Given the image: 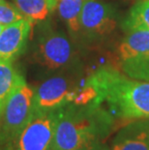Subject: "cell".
<instances>
[{
    "label": "cell",
    "mask_w": 149,
    "mask_h": 150,
    "mask_svg": "<svg viewBox=\"0 0 149 150\" xmlns=\"http://www.w3.org/2000/svg\"><path fill=\"white\" fill-rule=\"evenodd\" d=\"M98 150H106V149H103V148H102V147H101V148H100V149H98Z\"/></svg>",
    "instance_id": "cell-17"
},
{
    "label": "cell",
    "mask_w": 149,
    "mask_h": 150,
    "mask_svg": "<svg viewBox=\"0 0 149 150\" xmlns=\"http://www.w3.org/2000/svg\"><path fill=\"white\" fill-rule=\"evenodd\" d=\"M35 89L23 82L6 103L0 114V147L12 145L34 114Z\"/></svg>",
    "instance_id": "cell-3"
},
{
    "label": "cell",
    "mask_w": 149,
    "mask_h": 150,
    "mask_svg": "<svg viewBox=\"0 0 149 150\" xmlns=\"http://www.w3.org/2000/svg\"><path fill=\"white\" fill-rule=\"evenodd\" d=\"M0 1H1V0H0Z\"/></svg>",
    "instance_id": "cell-18"
},
{
    "label": "cell",
    "mask_w": 149,
    "mask_h": 150,
    "mask_svg": "<svg viewBox=\"0 0 149 150\" xmlns=\"http://www.w3.org/2000/svg\"><path fill=\"white\" fill-rule=\"evenodd\" d=\"M117 24L114 10L97 0H84L81 13V31L89 38H105Z\"/></svg>",
    "instance_id": "cell-6"
},
{
    "label": "cell",
    "mask_w": 149,
    "mask_h": 150,
    "mask_svg": "<svg viewBox=\"0 0 149 150\" xmlns=\"http://www.w3.org/2000/svg\"><path fill=\"white\" fill-rule=\"evenodd\" d=\"M112 150H149V119L132 120L117 131Z\"/></svg>",
    "instance_id": "cell-9"
},
{
    "label": "cell",
    "mask_w": 149,
    "mask_h": 150,
    "mask_svg": "<svg viewBox=\"0 0 149 150\" xmlns=\"http://www.w3.org/2000/svg\"><path fill=\"white\" fill-rule=\"evenodd\" d=\"M114 125V117L101 105L69 104L58 110L50 150H98Z\"/></svg>",
    "instance_id": "cell-1"
},
{
    "label": "cell",
    "mask_w": 149,
    "mask_h": 150,
    "mask_svg": "<svg viewBox=\"0 0 149 150\" xmlns=\"http://www.w3.org/2000/svg\"><path fill=\"white\" fill-rule=\"evenodd\" d=\"M80 86L65 76H52L43 81L35 90L34 113L58 110L74 102Z\"/></svg>",
    "instance_id": "cell-5"
},
{
    "label": "cell",
    "mask_w": 149,
    "mask_h": 150,
    "mask_svg": "<svg viewBox=\"0 0 149 150\" xmlns=\"http://www.w3.org/2000/svg\"><path fill=\"white\" fill-rule=\"evenodd\" d=\"M126 33L118 50L121 61L149 53V30L133 28L126 30Z\"/></svg>",
    "instance_id": "cell-10"
},
{
    "label": "cell",
    "mask_w": 149,
    "mask_h": 150,
    "mask_svg": "<svg viewBox=\"0 0 149 150\" xmlns=\"http://www.w3.org/2000/svg\"><path fill=\"white\" fill-rule=\"evenodd\" d=\"M122 27L125 31L133 28L149 30V0L138 2L132 8Z\"/></svg>",
    "instance_id": "cell-14"
},
{
    "label": "cell",
    "mask_w": 149,
    "mask_h": 150,
    "mask_svg": "<svg viewBox=\"0 0 149 150\" xmlns=\"http://www.w3.org/2000/svg\"><path fill=\"white\" fill-rule=\"evenodd\" d=\"M83 2L84 0H57L56 8L59 16L74 34L81 31V13Z\"/></svg>",
    "instance_id": "cell-13"
},
{
    "label": "cell",
    "mask_w": 149,
    "mask_h": 150,
    "mask_svg": "<svg viewBox=\"0 0 149 150\" xmlns=\"http://www.w3.org/2000/svg\"><path fill=\"white\" fill-rule=\"evenodd\" d=\"M25 81L13 61H0V114L13 93Z\"/></svg>",
    "instance_id": "cell-11"
},
{
    "label": "cell",
    "mask_w": 149,
    "mask_h": 150,
    "mask_svg": "<svg viewBox=\"0 0 149 150\" xmlns=\"http://www.w3.org/2000/svg\"><path fill=\"white\" fill-rule=\"evenodd\" d=\"M24 18L32 21H43L56 8L57 0H14Z\"/></svg>",
    "instance_id": "cell-12"
},
{
    "label": "cell",
    "mask_w": 149,
    "mask_h": 150,
    "mask_svg": "<svg viewBox=\"0 0 149 150\" xmlns=\"http://www.w3.org/2000/svg\"><path fill=\"white\" fill-rule=\"evenodd\" d=\"M85 81L98 93L94 105L106 103L114 118L149 119V81L125 76L113 68L98 69Z\"/></svg>",
    "instance_id": "cell-2"
},
{
    "label": "cell",
    "mask_w": 149,
    "mask_h": 150,
    "mask_svg": "<svg viewBox=\"0 0 149 150\" xmlns=\"http://www.w3.org/2000/svg\"><path fill=\"white\" fill-rule=\"evenodd\" d=\"M31 22L24 18L5 26L0 33V61H13L23 52L31 31Z\"/></svg>",
    "instance_id": "cell-8"
},
{
    "label": "cell",
    "mask_w": 149,
    "mask_h": 150,
    "mask_svg": "<svg viewBox=\"0 0 149 150\" xmlns=\"http://www.w3.org/2000/svg\"><path fill=\"white\" fill-rule=\"evenodd\" d=\"M58 110L34 113L15 142L9 146L14 150H50L58 120Z\"/></svg>",
    "instance_id": "cell-4"
},
{
    "label": "cell",
    "mask_w": 149,
    "mask_h": 150,
    "mask_svg": "<svg viewBox=\"0 0 149 150\" xmlns=\"http://www.w3.org/2000/svg\"><path fill=\"white\" fill-rule=\"evenodd\" d=\"M74 55L71 42L64 34L49 32L41 38L35 56L41 65L49 70L67 66Z\"/></svg>",
    "instance_id": "cell-7"
},
{
    "label": "cell",
    "mask_w": 149,
    "mask_h": 150,
    "mask_svg": "<svg viewBox=\"0 0 149 150\" xmlns=\"http://www.w3.org/2000/svg\"><path fill=\"white\" fill-rule=\"evenodd\" d=\"M4 28H5V26H4V25L0 24V33L2 32V31H3V29H4Z\"/></svg>",
    "instance_id": "cell-16"
},
{
    "label": "cell",
    "mask_w": 149,
    "mask_h": 150,
    "mask_svg": "<svg viewBox=\"0 0 149 150\" xmlns=\"http://www.w3.org/2000/svg\"><path fill=\"white\" fill-rule=\"evenodd\" d=\"M23 18H24V16L16 6L6 2L5 0L0 1V24L7 26Z\"/></svg>",
    "instance_id": "cell-15"
}]
</instances>
